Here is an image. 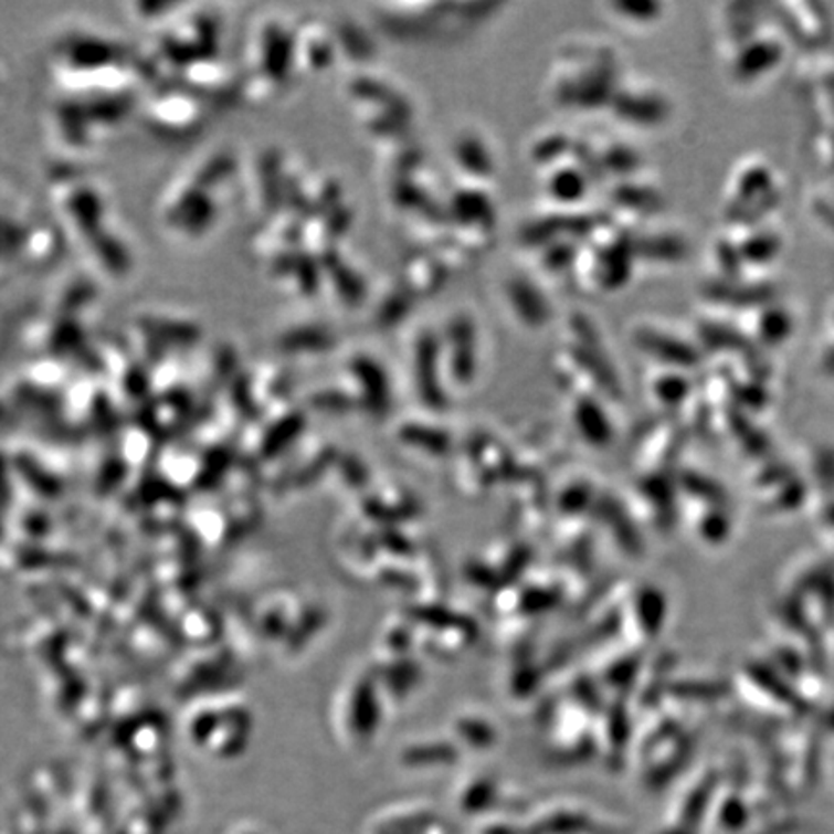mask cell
Returning <instances> with one entry per match:
<instances>
[{
    "mask_svg": "<svg viewBox=\"0 0 834 834\" xmlns=\"http://www.w3.org/2000/svg\"><path fill=\"white\" fill-rule=\"evenodd\" d=\"M323 260H327V263H323V275L327 273L338 298L345 304H360L361 299L366 298V281L358 267H350V263H346L342 255L340 260L335 261V252L323 255Z\"/></svg>",
    "mask_w": 834,
    "mask_h": 834,
    "instance_id": "obj_13",
    "label": "cell"
},
{
    "mask_svg": "<svg viewBox=\"0 0 834 834\" xmlns=\"http://www.w3.org/2000/svg\"><path fill=\"white\" fill-rule=\"evenodd\" d=\"M482 337L474 315L467 312L452 315L444 332L439 335L444 376L454 384H469L477 376V361L482 356Z\"/></svg>",
    "mask_w": 834,
    "mask_h": 834,
    "instance_id": "obj_2",
    "label": "cell"
},
{
    "mask_svg": "<svg viewBox=\"0 0 834 834\" xmlns=\"http://www.w3.org/2000/svg\"><path fill=\"white\" fill-rule=\"evenodd\" d=\"M452 161L467 182L485 186L497 177V155L482 131L474 128H464L454 138Z\"/></svg>",
    "mask_w": 834,
    "mask_h": 834,
    "instance_id": "obj_5",
    "label": "cell"
},
{
    "mask_svg": "<svg viewBox=\"0 0 834 834\" xmlns=\"http://www.w3.org/2000/svg\"><path fill=\"white\" fill-rule=\"evenodd\" d=\"M590 188L588 170H582L578 165L559 162L557 169L549 170V177L545 182V190L555 203H578L583 200Z\"/></svg>",
    "mask_w": 834,
    "mask_h": 834,
    "instance_id": "obj_10",
    "label": "cell"
},
{
    "mask_svg": "<svg viewBox=\"0 0 834 834\" xmlns=\"http://www.w3.org/2000/svg\"><path fill=\"white\" fill-rule=\"evenodd\" d=\"M503 299L514 323L524 330H541L552 319L549 298L541 284L526 275H513L503 284Z\"/></svg>",
    "mask_w": 834,
    "mask_h": 834,
    "instance_id": "obj_4",
    "label": "cell"
},
{
    "mask_svg": "<svg viewBox=\"0 0 834 834\" xmlns=\"http://www.w3.org/2000/svg\"><path fill=\"white\" fill-rule=\"evenodd\" d=\"M614 56L609 49L593 45H574L562 49L555 59L547 95L557 107L570 110H590L599 105H611L614 92Z\"/></svg>",
    "mask_w": 834,
    "mask_h": 834,
    "instance_id": "obj_1",
    "label": "cell"
},
{
    "mask_svg": "<svg viewBox=\"0 0 834 834\" xmlns=\"http://www.w3.org/2000/svg\"><path fill=\"white\" fill-rule=\"evenodd\" d=\"M781 46L773 39H758L740 49L735 56V72L738 82H751L753 76L773 70L781 61Z\"/></svg>",
    "mask_w": 834,
    "mask_h": 834,
    "instance_id": "obj_9",
    "label": "cell"
},
{
    "mask_svg": "<svg viewBox=\"0 0 834 834\" xmlns=\"http://www.w3.org/2000/svg\"><path fill=\"white\" fill-rule=\"evenodd\" d=\"M257 59H260V82H265L267 95H275V89L288 82L292 68H296L294 59V31H288L283 23L268 22L257 38Z\"/></svg>",
    "mask_w": 834,
    "mask_h": 834,
    "instance_id": "obj_3",
    "label": "cell"
},
{
    "mask_svg": "<svg viewBox=\"0 0 834 834\" xmlns=\"http://www.w3.org/2000/svg\"><path fill=\"white\" fill-rule=\"evenodd\" d=\"M335 43H337L338 56H345L350 61H366L376 53L373 39L369 38L368 31L360 23L352 20H342L332 28Z\"/></svg>",
    "mask_w": 834,
    "mask_h": 834,
    "instance_id": "obj_14",
    "label": "cell"
},
{
    "mask_svg": "<svg viewBox=\"0 0 834 834\" xmlns=\"http://www.w3.org/2000/svg\"><path fill=\"white\" fill-rule=\"evenodd\" d=\"M412 369L418 389L423 399H441V376H443V360H441V345L435 330H421L412 342Z\"/></svg>",
    "mask_w": 834,
    "mask_h": 834,
    "instance_id": "obj_7",
    "label": "cell"
},
{
    "mask_svg": "<svg viewBox=\"0 0 834 834\" xmlns=\"http://www.w3.org/2000/svg\"><path fill=\"white\" fill-rule=\"evenodd\" d=\"M790 329H792V319L779 307H771L763 314H759L758 338L761 342L779 345V342H782V338L790 335Z\"/></svg>",
    "mask_w": 834,
    "mask_h": 834,
    "instance_id": "obj_17",
    "label": "cell"
},
{
    "mask_svg": "<svg viewBox=\"0 0 834 834\" xmlns=\"http://www.w3.org/2000/svg\"><path fill=\"white\" fill-rule=\"evenodd\" d=\"M609 10H613L619 20L626 23H651L653 20H657L658 4H643V2H616V4H609Z\"/></svg>",
    "mask_w": 834,
    "mask_h": 834,
    "instance_id": "obj_18",
    "label": "cell"
},
{
    "mask_svg": "<svg viewBox=\"0 0 834 834\" xmlns=\"http://www.w3.org/2000/svg\"><path fill=\"white\" fill-rule=\"evenodd\" d=\"M412 292L408 291L407 286L402 284L400 288H392L383 299L379 302L376 312V323L379 329H392L397 327L400 321L407 319L410 314V302H412Z\"/></svg>",
    "mask_w": 834,
    "mask_h": 834,
    "instance_id": "obj_16",
    "label": "cell"
},
{
    "mask_svg": "<svg viewBox=\"0 0 834 834\" xmlns=\"http://www.w3.org/2000/svg\"><path fill=\"white\" fill-rule=\"evenodd\" d=\"M278 346L283 348L284 352L288 353H327L337 346V335L329 329V327H323L319 323H312V325H302V327H292L286 330Z\"/></svg>",
    "mask_w": 834,
    "mask_h": 834,
    "instance_id": "obj_11",
    "label": "cell"
},
{
    "mask_svg": "<svg viewBox=\"0 0 834 834\" xmlns=\"http://www.w3.org/2000/svg\"><path fill=\"white\" fill-rule=\"evenodd\" d=\"M779 240L773 234H766V232H759L753 240H750L748 244H743L740 247L743 260L766 261L773 260L777 252H779Z\"/></svg>",
    "mask_w": 834,
    "mask_h": 834,
    "instance_id": "obj_19",
    "label": "cell"
},
{
    "mask_svg": "<svg viewBox=\"0 0 834 834\" xmlns=\"http://www.w3.org/2000/svg\"><path fill=\"white\" fill-rule=\"evenodd\" d=\"M337 56L332 28L323 25L319 20H309L294 31V59L299 68L323 72L335 64Z\"/></svg>",
    "mask_w": 834,
    "mask_h": 834,
    "instance_id": "obj_6",
    "label": "cell"
},
{
    "mask_svg": "<svg viewBox=\"0 0 834 834\" xmlns=\"http://www.w3.org/2000/svg\"><path fill=\"white\" fill-rule=\"evenodd\" d=\"M402 276H404L402 284L414 296H431L436 291H441V286L446 281V271L443 263H435L427 253H420L407 261V265L402 268Z\"/></svg>",
    "mask_w": 834,
    "mask_h": 834,
    "instance_id": "obj_12",
    "label": "cell"
},
{
    "mask_svg": "<svg viewBox=\"0 0 834 834\" xmlns=\"http://www.w3.org/2000/svg\"><path fill=\"white\" fill-rule=\"evenodd\" d=\"M572 149H576L574 141L568 138L567 134L562 131H551V134H545L539 138L531 141L529 146V157L536 165H543V167H551V165H559L564 162V157L568 154H572Z\"/></svg>",
    "mask_w": 834,
    "mask_h": 834,
    "instance_id": "obj_15",
    "label": "cell"
},
{
    "mask_svg": "<svg viewBox=\"0 0 834 834\" xmlns=\"http://www.w3.org/2000/svg\"><path fill=\"white\" fill-rule=\"evenodd\" d=\"M321 271L317 260L299 253H284L278 257V263H273V273L283 281L284 288L302 298L314 296V292L321 286Z\"/></svg>",
    "mask_w": 834,
    "mask_h": 834,
    "instance_id": "obj_8",
    "label": "cell"
}]
</instances>
